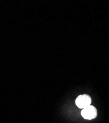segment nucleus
I'll use <instances>...</instances> for the list:
<instances>
[{
    "instance_id": "nucleus-1",
    "label": "nucleus",
    "mask_w": 109,
    "mask_h": 123,
    "mask_svg": "<svg viewBox=\"0 0 109 123\" xmlns=\"http://www.w3.org/2000/svg\"><path fill=\"white\" fill-rule=\"evenodd\" d=\"M92 103L91 97L86 94L79 95L75 100L76 105L79 108L84 109L91 105Z\"/></svg>"
},
{
    "instance_id": "nucleus-2",
    "label": "nucleus",
    "mask_w": 109,
    "mask_h": 123,
    "mask_svg": "<svg viewBox=\"0 0 109 123\" xmlns=\"http://www.w3.org/2000/svg\"><path fill=\"white\" fill-rule=\"evenodd\" d=\"M81 115L85 119L91 120L96 118L97 110L94 106L90 105L82 109Z\"/></svg>"
}]
</instances>
